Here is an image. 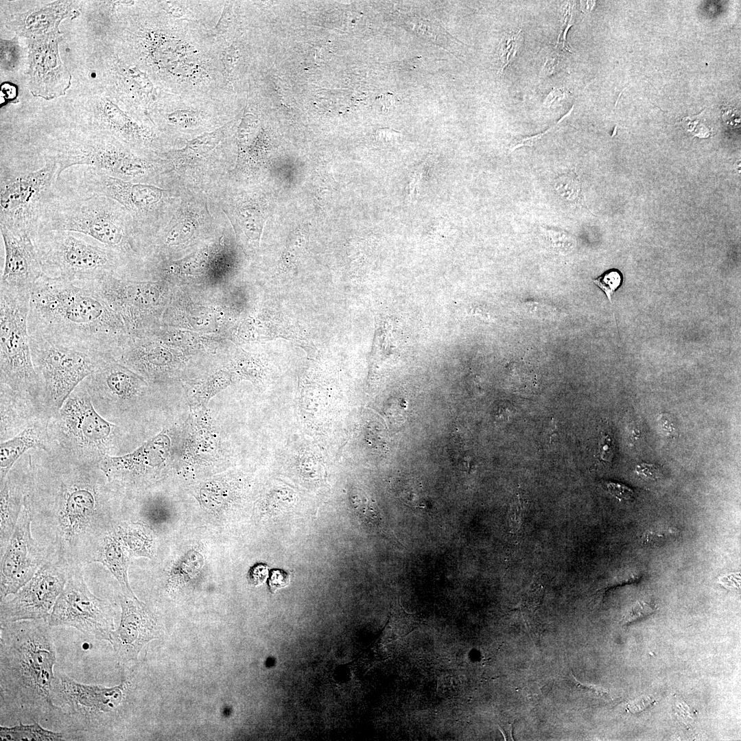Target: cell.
I'll return each mask as SVG.
<instances>
[{
    "label": "cell",
    "mask_w": 741,
    "mask_h": 741,
    "mask_svg": "<svg viewBox=\"0 0 741 741\" xmlns=\"http://www.w3.org/2000/svg\"><path fill=\"white\" fill-rule=\"evenodd\" d=\"M30 473L32 521L50 558L68 569L93 563L104 537L121 520L115 493L97 463L77 460Z\"/></svg>",
    "instance_id": "6da1fadb"
},
{
    "label": "cell",
    "mask_w": 741,
    "mask_h": 741,
    "mask_svg": "<svg viewBox=\"0 0 741 741\" xmlns=\"http://www.w3.org/2000/svg\"><path fill=\"white\" fill-rule=\"evenodd\" d=\"M145 5L128 18L126 34L131 60L143 67L157 91L237 105L226 89L220 49L209 29L173 19L154 1Z\"/></svg>",
    "instance_id": "7a4b0ae2"
},
{
    "label": "cell",
    "mask_w": 741,
    "mask_h": 741,
    "mask_svg": "<svg viewBox=\"0 0 741 741\" xmlns=\"http://www.w3.org/2000/svg\"><path fill=\"white\" fill-rule=\"evenodd\" d=\"M30 336L115 357L124 340L121 317L85 282L43 274L30 292Z\"/></svg>",
    "instance_id": "3957f363"
},
{
    "label": "cell",
    "mask_w": 741,
    "mask_h": 741,
    "mask_svg": "<svg viewBox=\"0 0 741 741\" xmlns=\"http://www.w3.org/2000/svg\"><path fill=\"white\" fill-rule=\"evenodd\" d=\"M49 626L43 620L1 625V722H39L55 712L56 658Z\"/></svg>",
    "instance_id": "277c9868"
},
{
    "label": "cell",
    "mask_w": 741,
    "mask_h": 741,
    "mask_svg": "<svg viewBox=\"0 0 741 741\" xmlns=\"http://www.w3.org/2000/svg\"><path fill=\"white\" fill-rule=\"evenodd\" d=\"M126 211L107 197L79 191L62 194L57 189L39 213L30 234L39 231L82 233L125 255L133 249L132 228Z\"/></svg>",
    "instance_id": "5b68a950"
},
{
    "label": "cell",
    "mask_w": 741,
    "mask_h": 741,
    "mask_svg": "<svg viewBox=\"0 0 741 741\" xmlns=\"http://www.w3.org/2000/svg\"><path fill=\"white\" fill-rule=\"evenodd\" d=\"M30 236L43 273L49 278L91 282L121 274L124 255L101 244L65 231H39Z\"/></svg>",
    "instance_id": "8992f818"
},
{
    "label": "cell",
    "mask_w": 741,
    "mask_h": 741,
    "mask_svg": "<svg viewBox=\"0 0 741 741\" xmlns=\"http://www.w3.org/2000/svg\"><path fill=\"white\" fill-rule=\"evenodd\" d=\"M131 682L124 679L118 685L104 687L79 683L64 675L55 676L51 698L52 715L68 732L108 733L126 700Z\"/></svg>",
    "instance_id": "52a82bcc"
},
{
    "label": "cell",
    "mask_w": 741,
    "mask_h": 741,
    "mask_svg": "<svg viewBox=\"0 0 741 741\" xmlns=\"http://www.w3.org/2000/svg\"><path fill=\"white\" fill-rule=\"evenodd\" d=\"M1 386L33 401L43 396L28 331L30 292L0 285Z\"/></svg>",
    "instance_id": "ba28073f"
},
{
    "label": "cell",
    "mask_w": 741,
    "mask_h": 741,
    "mask_svg": "<svg viewBox=\"0 0 741 741\" xmlns=\"http://www.w3.org/2000/svg\"><path fill=\"white\" fill-rule=\"evenodd\" d=\"M138 152L111 136L100 134L61 141L44 158L56 163L58 178L71 167L85 165L129 181L148 176L155 167L156 161Z\"/></svg>",
    "instance_id": "9c48e42d"
},
{
    "label": "cell",
    "mask_w": 741,
    "mask_h": 741,
    "mask_svg": "<svg viewBox=\"0 0 741 741\" xmlns=\"http://www.w3.org/2000/svg\"><path fill=\"white\" fill-rule=\"evenodd\" d=\"M55 423L59 442L77 460L99 464L109 456L115 427L96 411L82 381L58 410Z\"/></svg>",
    "instance_id": "30bf717a"
},
{
    "label": "cell",
    "mask_w": 741,
    "mask_h": 741,
    "mask_svg": "<svg viewBox=\"0 0 741 741\" xmlns=\"http://www.w3.org/2000/svg\"><path fill=\"white\" fill-rule=\"evenodd\" d=\"M235 108L234 104L209 97L158 91L150 115L168 141L191 140L223 126L233 116Z\"/></svg>",
    "instance_id": "8fae6325"
},
{
    "label": "cell",
    "mask_w": 741,
    "mask_h": 741,
    "mask_svg": "<svg viewBox=\"0 0 741 741\" xmlns=\"http://www.w3.org/2000/svg\"><path fill=\"white\" fill-rule=\"evenodd\" d=\"M34 170L1 166L0 225L30 233L41 210L57 191L58 167L51 159Z\"/></svg>",
    "instance_id": "7c38bea8"
},
{
    "label": "cell",
    "mask_w": 741,
    "mask_h": 741,
    "mask_svg": "<svg viewBox=\"0 0 741 741\" xmlns=\"http://www.w3.org/2000/svg\"><path fill=\"white\" fill-rule=\"evenodd\" d=\"M33 364L43 396L60 409L75 388L106 357L30 336Z\"/></svg>",
    "instance_id": "4fadbf2b"
},
{
    "label": "cell",
    "mask_w": 741,
    "mask_h": 741,
    "mask_svg": "<svg viewBox=\"0 0 741 741\" xmlns=\"http://www.w3.org/2000/svg\"><path fill=\"white\" fill-rule=\"evenodd\" d=\"M83 568L69 570L68 578L48 619L50 626L73 627L99 640L110 642L114 610L108 600L95 596L85 582Z\"/></svg>",
    "instance_id": "5bb4252c"
},
{
    "label": "cell",
    "mask_w": 741,
    "mask_h": 741,
    "mask_svg": "<svg viewBox=\"0 0 741 741\" xmlns=\"http://www.w3.org/2000/svg\"><path fill=\"white\" fill-rule=\"evenodd\" d=\"M68 574L65 564L49 558L12 598L1 602V625L22 620L48 621Z\"/></svg>",
    "instance_id": "9a60e30c"
},
{
    "label": "cell",
    "mask_w": 741,
    "mask_h": 741,
    "mask_svg": "<svg viewBox=\"0 0 741 741\" xmlns=\"http://www.w3.org/2000/svg\"><path fill=\"white\" fill-rule=\"evenodd\" d=\"M32 512L28 491L19 519L1 556L0 601L16 593L49 559L47 550L33 537Z\"/></svg>",
    "instance_id": "2e32d148"
},
{
    "label": "cell",
    "mask_w": 741,
    "mask_h": 741,
    "mask_svg": "<svg viewBox=\"0 0 741 741\" xmlns=\"http://www.w3.org/2000/svg\"><path fill=\"white\" fill-rule=\"evenodd\" d=\"M121 620L111 633L112 644L118 661L127 664L137 661L142 649L157 639L156 618L145 603L137 598L120 597Z\"/></svg>",
    "instance_id": "e0dca14e"
},
{
    "label": "cell",
    "mask_w": 741,
    "mask_h": 741,
    "mask_svg": "<svg viewBox=\"0 0 741 741\" xmlns=\"http://www.w3.org/2000/svg\"><path fill=\"white\" fill-rule=\"evenodd\" d=\"M5 250L1 285L31 292L44 273L30 233L21 228L0 225Z\"/></svg>",
    "instance_id": "ac0fdd59"
},
{
    "label": "cell",
    "mask_w": 741,
    "mask_h": 741,
    "mask_svg": "<svg viewBox=\"0 0 741 741\" xmlns=\"http://www.w3.org/2000/svg\"><path fill=\"white\" fill-rule=\"evenodd\" d=\"M48 420L30 423L12 438L1 442L0 479L3 482L16 460L30 449H45L48 440Z\"/></svg>",
    "instance_id": "d6986e66"
},
{
    "label": "cell",
    "mask_w": 741,
    "mask_h": 741,
    "mask_svg": "<svg viewBox=\"0 0 741 741\" xmlns=\"http://www.w3.org/2000/svg\"><path fill=\"white\" fill-rule=\"evenodd\" d=\"M30 486L21 485L10 476L1 482L0 496V555L3 554L14 532L21 513L25 496Z\"/></svg>",
    "instance_id": "ffe728a7"
},
{
    "label": "cell",
    "mask_w": 741,
    "mask_h": 741,
    "mask_svg": "<svg viewBox=\"0 0 741 741\" xmlns=\"http://www.w3.org/2000/svg\"><path fill=\"white\" fill-rule=\"evenodd\" d=\"M156 7L170 17L212 29L217 24L224 1H158Z\"/></svg>",
    "instance_id": "44dd1931"
},
{
    "label": "cell",
    "mask_w": 741,
    "mask_h": 741,
    "mask_svg": "<svg viewBox=\"0 0 741 741\" xmlns=\"http://www.w3.org/2000/svg\"><path fill=\"white\" fill-rule=\"evenodd\" d=\"M130 554L116 534L115 529L108 533L95 554L93 562L102 563L118 581L124 596L137 598L128 581Z\"/></svg>",
    "instance_id": "7402d4cb"
},
{
    "label": "cell",
    "mask_w": 741,
    "mask_h": 741,
    "mask_svg": "<svg viewBox=\"0 0 741 741\" xmlns=\"http://www.w3.org/2000/svg\"><path fill=\"white\" fill-rule=\"evenodd\" d=\"M131 556L152 558L155 552L154 537L146 526L121 521L114 528Z\"/></svg>",
    "instance_id": "603a6c76"
},
{
    "label": "cell",
    "mask_w": 741,
    "mask_h": 741,
    "mask_svg": "<svg viewBox=\"0 0 741 741\" xmlns=\"http://www.w3.org/2000/svg\"><path fill=\"white\" fill-rule=\"evenodd\" d=\"M238 3L233 1H224L221 16L214 27L209 30L220 49L231 44L242 33L239 19Z\"/></svg>",
    "instance_id": "cb8c5ba5"
},
{
    "label": "cell",
    "mask_w": 741,
    "mask_h": 741,
    "mask_svg": "<svg viewBox=\"0 0 741 741\" xmlns=\"http://www.w3.org/2000/svg\"><path fill=\"white\" fill-rule=\"evenodd\" d=\"M1 740H62L63 733L42 727L38 722L23 724L12 727L0 726Z\"/></svg>",
    "instance_id": "d4e9b609"
},
{
    "label": "cell",
    "mask_w": 741,
    "mask_h": 741,
    "mask_svg": "<svg viewBox=\"0 0 741 741\" xmlns=\"http://www.w3.org/2000/svg\"><path fill=\"white\" fill-rule=\"evenodd\" d=\"M351 505L359 519L370 528L378 530L382 524L379 510L370 500L355 494L351 497Z\"/></svg>",
    "instance_id": "484cf974"
},
{
    "label": "cell",
    "mask_w": 741,
    "mask_h": 741,
    "mask_svg": "<svg viewBox=\"0 0 741 741\" xmlns=\"http://www.w3.org/2000/svg\"><path fill=\"white\" fill-rule=\"evenodd\" d=\"M592 281L606 295L609 302L612 303V296L615 291L622 285L623 276L622 272L615 268L609 269Z\"/></svg>",
    "instance_id": "4316f807"
},
{
    "label": "cell",
    "mask_w": 741,
    "mask_h": 741,
    "mask_svg": "<svg viewBox=\"0 0 741 741\" xmlns=\"http://www.w3.org/2000/svg\"><path fill=\"white\" fill-rule=\"evenodd\" d=\"M193 225L191 221L184 220L178 222L167 237V242L180 244L187 240L193 233Z\"/></svg>",
    "instance_id": "83f0119b"
},
{
    "label": "cell",
    "mask_w": 741,
    "mask_h": 741,
    "mask_svg": "<svg viewBox=\"0 0 741 741\" xmlns=\"http://www.w3.org/2000/svg\"><path fill=\"white\" fill-rule=\"evenodd\" d=\"M548 237L551 246L561 253L566 254L574 249V239L567 235L549 231Z\"/></svg>",
    "instance_id": "f1b7e54d"
},
{
    "label": "cell",
    "mask_w": 741,
    "mask_h": 741,
    "mask_svg": "<svg viewBox=\"0 0 741 741\" xmlns=\"http://www.w3.org/2000/svg\"><path fill=\"white\" fill-rule=\"evenodd\" d=\"M654 611L655 609L650 604L643 601H637L624 616V624H630L635 622L651 614Z\"/></svg>",
    "instance_id": "f546056e"
},
{
    "label": "cell",
    "mask_w": 741,
    "mask_h": 741,
    "mask_svg": "<svg viewBox=\"0 0 741 741\" xmlns=\"http://www.w3.org/2000/svg\"><path fill=\"white\" fill-rule=\"evenodd\" d=\"M703 112H701L697 115L689 116L682 118L681 124L683 127L688 132L692 130L694 127L698 128L702 131L705 137H707L710 134V128L707 126L704 118H702Z\"/></svg>",
    "instance_id": "4dcf8cb0"
},
{
    "label": "cell",
    "mask_w": 741,
    "mask_h": 741,
    "mask_svg": "<svg viewBox=\"0 0 741 741\" xmlns=\"http://www.w3.org/2000/svg\"><path fill=\"white\" fill-rule=\"evenodd\" d=\"M573 109H574V106L570 109V110L566 115H565L556 123V124L552 126L551 128H550L548 130H545V132H542L541 134H539L537 135L533 136V137H529L522 138V139H516L511 145V150L517 149V148H519L521 146H523V145H533L539 139L543 138L545 134H547L552 132L553 130H554L555 128L559 125V124L561 122H562L565 117H567L571 114Z\"/></svg>",
    "instance_id": "1f68e13d"
},
{
    "label": "cell",
    "mask_w": 741,
    "mask_h": 741,
    "mask_svg": "<svg viewBox=\"0 0 741 741\" xmlns=\"http://www.w3.org/2000/svg\"><path fill=\"white\" fill-rule=\"evenodd\" d=\"M607 491L619 499H633L635 495L634 491L626 485L617 482H606Z\"/></svg>",
    "instance_id": "d6a6232c"
},
{
    "label": "cell",
    "mask_w": 741,
    "mask_h": 741,
    "mask_svg": "<svg viewBox=\"0 0 741 741\" xmlns=\"http://www.w3.org/2000/svg\"><path fill=\"white\" fill-rule=\"evenodd\" d=\"M521 502L517 496L516 499L513 502L510 511V521L509 524L510 528L513 531H517L521 526V515H522V506Z\"/></svg>",
    "instance_id": "836d02e7"
},
{
    "label": "cell",
    "mask_w": 741,
    "mask_h": 741,
    "mask_svg": "<svg viewBox=\"0 0 741 741\" xmlns=\"http://www.w3.org/2000/svg\"><path fill=\"white\" fill-rule=\"evenodd\" d=\"M636 472L645 480H655L662 476L660 469L654 464H642L638 465Z\"/></svg>",
    "instance_id": "e575fe53"
},
{
    "label": "cell",
    "mask_w": 741,
    "mask_h": 741,
    "mask_svg": "<svg viewBox=\"0 0 741 741\" xmlns=\"http://www.w3.org/2000/svg\"><path fill=\"white\" fill-rule=\"evenodd\" d=\"M268 575V568L263 564L254 566L249 574V580L251 584L257 585L263 583Z\"/></svg>",
    "instance_id": "d590c367"
},
{
    "label": "cell",
    "mask_w": 741,
    "mask_h": 741,
    "mask_svg": "<svg viewBox=\"0 0 741 741\" xmlns=\"http://www.w3.org/2000/svg\"><path fill=\"white\" fill-rule=\"evenodd\" d=\"M653 701L654 699H652L650 696H644L639 700L633 701L631 704L629 705L628 707L631 711H632L633 713H636L646 709L650 704H652Z\"/></svg>",
    "instance_id": "8d00e7d4"
},
{
    "label": "cell",
    "mask_w": 741,
    "mask_h": 741,
    "mask_svg": "<svg viewBox=\"0 0 741 741\" xmlns=\"http://www.w3.org/2000/svg\"><path fill=\"white\" fill-rule=\"evenodd\" d=\"M286 583V578H284L283 574L274 572L272 574L270 580V587L272 590L274 591L277 588L283 587Z\"/></svg>",
    "instance_id": "74e56055"
},
{
    "label": "cell",
    "mask_w": 741,
    "mask_h": 741,
    "mask_svg": "<svg viewBox=\"0 0 741 741\" xmlns=\"http://www.w3.org/2000/svg\"><path fill=\"white\" fill-rule=\"evenodd\" d=\"M563 96L564 93L561 89H554L549 93L545 99L544 106L549 107L556 101L561 99Z\"/></svg>",
    "instance_id": "f35d334b"
},
{
    "label": "cell",
    "mask_w": 741,
    "mask_h": 741,
    "mask_svg": "<svg viewBox=\"0 0 741 741\" xmlns=\"http://www.w3.org/2000/svg\"><path fill=\"white\" fill-rule=\"evenodd\" d=\"M610 449H611L610 438L609 437H606V438H603V440H602V442L601 443V444L600 445L599 454H600V458L601 460H605V461H607L609 460V458L607 457L608 456L607 455H608V454H609L611 452Z\"/></svg>",
    "instance_id": "ab89813d"
}]
</instances>
